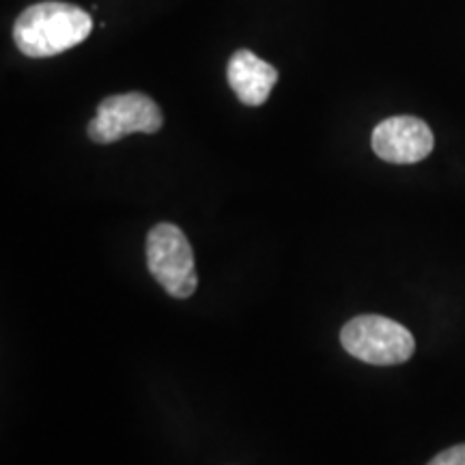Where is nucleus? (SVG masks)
I'll return each instance as SVG.
<instances>
[{"instance_id":"1","label":"nucleus","mask_w":465,"mask_h":465,"mask_svg":"<svg viewBox=\"0 0 465 465\" xmlns=\"http://www.w3.org/2000/svg\"><path fill=\"white\" fill-rule=\"evenodd\" d=\"M93 31L91 15L69 3H39L15 20L14 39L22 54L33 58L56 56L83 44Z\"/></svg>"},{"instance_id":"2","label":"nucleus","mask_w":465,"mask_h":465,"mask_svg":"<svg viewBox=\"0 0 465 465\" xmlns=\"http://www.w3.org/2000/svg\"><path fill=\"white\" fill-rule=\"evenodd\" d=\"M341 345L349 356L373 366L403 364L414 356L416 341L405 325L381 315H360L341 330Z\"/></svg>"},{"instance_id":"3","label":"nucleus","mask_w":465,"mask_h":465,"mask_svg":"<svg viewBox=\"0 0 465 465\" xmlns=\"http://www.w3.org/2000/svg\"><path fill=\"white\" fill-rule=\"evenodd\" d=\"M147 267L151 276L166 293L177 300H188L199 287L194 270V252L185 232L171 223L155 224L147 235Z\"/></svg>"},{"instance_id":"4","label":"nucleus","mask_w":465,"mask_h":465,"mask_svg":"<svg viewBox=\"0 0 465 465\" xmlns=\"http://www.w3.org/2000/svg\"><path fill=\"white\" fill-rule=\"evenodd\" d=\"M164 125L158 104L144 93L110 95L100 104L95 119L89 124V138L97 144L121 141L127 134H155Z\"/></svg>"},{"instance_id":"5","label":"nucleus","mask_w":465,"mask_h":465,"mask_svg":"<svg viewBox=\"0 0 465 465\" xmlns=\"http://www.w3.org/2000/svg\"><path fill=\"white\" fill-rule=\"evenodd\" d=\"M433 143L431 127L416 116H391L371 136L377 158L391 164H416L431 153Z\"/></svg>"},{"instance_id":"6","label":"nucleus","mask_w":465,"mask_h":465,"mask_svg":"<svg viewBox=\"0 0 465 465\" xmlns=\"http://www.w3.org/2000/svg\"><path fill=\"white\" fill-rule=\"evenodd\" d=\"M226 78L237 100L246 106H261L274 89L278 72L274 65L261 61L254 52L237 50L226 67Z\"/></svg>"},{"instance_id":"7","label":"nucleus","mask_w":465,"mask_h":465,"mask_svg":"<svg viewBox=\"0 0 465 465\" xmlns=\"http://www.w3.org/2000/svg\"><path fill=\"white\" fill-rule=\"evenodd\" d=\"M427 465H465V444H457L435 455Z\"/></svg>"}]
</instances>
